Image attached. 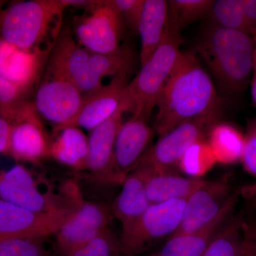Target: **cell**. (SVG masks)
Returning <instances> with one entry per match:
<instances>
[{"mask_svg": "<svg viewBox=\"0 0 256 256\" xmlns=\"http://www.w3.org/2000/svg\"><path fill=\"white\" fill-rule=\"evenodd\" d=\"M156 107L154 130L160 137L188 121L218 122L216 90L196 56L182 52Z\"/></svg>", "mask_w": 256, "mask_h": 256, "instance_id": "obj_1", "label": "cell"}, {"mask_svg": "<svg viewBox=\"0 0 256 256\" xmlns=\"http://www.w3.org/2000/svg\"><path fill=\"white\" fill-rule=\"evenodd\" d=\"M64 0L16 2L0 14L1 38L20 50L48 57L62 30Z\"/></svg>", "mask_w": 256, "mask_h": 256, "instance_id": "obj_2", "label": "cell"}, {"mask_svg": "<svg viewBox=\"0 0 256 256\" xmlns=\"http://www.w3.org/2000/svg\"><path fill=\"white\" fill-rule=\"evenodd\" d=\"M196 50L224 92L239 94L246 88L254 74V36L210 24Z\"/></svg>", "mask_w": 256, "mask_h": 256, "instance_id": "obj_3", "label": "cell"}, {"mask_svg": "<svg viewBox=\"0 0 256 256\" xmlns=\"http://www.w3.org/2000/svg\"><path fill=\"white\" fill-rule=\"evenodd\" d=\"M182 43L181 34L168 28L162 44L150 58L141 65L139 73L129 82L126 102L128 112H131L132 117L148 122L176 66Z\"/></svg>", "mask_w": 256, "mask_h": 256, "instance_id": "obj_4", "label": "cell"}, {"mask_svg": "<svg viewBox=\"0 0 256 256\" xmlns=\"http://www.w3.org/2000/svg\"><path fill=\"white\" fill-rule=\"evenodd\" d=\"M188 200L151 204L127 233L120 238L124 256H134L165 237L172 236L182 220Z\"/></svg>", "mask_w": 256, "mask_h": 256, "instance_id": "obj_5", "label": "cell"}, {"mask_svg": "<svg viewBox=\"0 0 256 256\" xmlns=\"http://www.w3.org/2000/svg\"><path fill=\"white\" fill-rule=\"evenodd\" d=\"M90 57V52L79 44L66 26L48 56L45 70L67 79L86 97L104 86L102 79L92 70Z\"/></svg>", "mask_w": 256, "mask_h": 256, "instance_id": "obj_6", "label": "cell"}, {"mask_svg": "<svg viewBox=\"0 0 256 256\" xmlns=\"http://www.w3.org/2000/svg\"><path fill=\"white\" fill-rule=\"evenodd\" d=\"M84 98L72 82L45 70L32 104L40 118L54 124L55 130L75 117Z\"/></svg>", "mask_w": 256, "mask_h": 256, "instance_id": "obj_7", "label": "cell"}, {"mask_svg": "<svg viewBox=\"0 0 256 256\" xmlns=\"http://www.w3.org/2000/svg\"><path fill=\"white\" fill-rule=\"evenodd\" d=\"M214 126L202 121H188L176 126L160 137L146 150L138 166L156 172H176L186 150L194 143L206 140Z\"/></svg>", "mask_w": 256, "mask_h": 256, "instance_id": "obj_8", "label": "cell"}, {"mask_svg": "<svg viewBox=\"0 0 256 256\" xmlns=\"http://www.w3.org/2000/svg\"><path fill=\"white\" fill-rule=\"evenodd\" d=\"M122 21L107 0L98 1L84 16L76 20V40L88 52L110 54L120 48Z\"/></svg>", "mask_w": 256, "mask_h": 256, "instance_id": "obj_9", "label": "cell"}, {"mask_svg": "<svg viewBox=\"0 0 256 256\" xmlns=\"http://www.w3.org/2000/svg\"><path fill=\"white\" fill-rule=\"evenodd\" d=\"M38 213L0 200V239H44L56 234L75 208Z\"/></svg>", "mask_w": 256, "mask_h": 256, "instance_id": "obj_10", "label": "cell"}, {"mask_svg": "<svg viewBox=\"0 0 256 256\" xmlns=\"http://www.w3.org/2000/svg\"><path fill=\"white\" fill-rule=\"evenodd\" d=\"M237 192H232L228 176L212 181L206 180L186 200L182 220L172 236L193 233L208 226Z\"/></svg>", "mask_w": 256, "mask_h": 256, "instance_id": "obj_11", "label": "cell"}, {"mask_svg": "<svg viewBox=\"0 0 256 256\" xmlns=\"http://www.w3.org/2000/svg\"><path fill=\"white\" fill-rule=\"evenodd\" d=\"M112 212L105 205L79 202L62 228L56 234L62 254L72 256L80 248L108 228Z\"/></svg>", "mask_w": 256, "mask_h": 256, "instance_id": "obj_12", "label": "cell"}, {"mask_svg": "<svg viewBox=\"0 0 256 256\" xmlns=\"http://www.w3.org/2000/svg\"><path fill=\"white\" fill-rule=\"evenodd\" d=\"M129 77V74L117 76L107 85L84 97L78 114L63 127L55 130V132L68 127L92 131L120 109L124 108L128 112L126 90Z\"/></svg>", "mask_w": 256, "mask_h": 256, "instance_id": "obj_13", "label": "cell"}, {"mask_svg": "<svg viewBox=\"0 0 256 256\" xmlns=\"http://www.w3.org/2000/svg\"><path fill=\"white\" fill-rule=\"evenodd\" d=\"M154 130L143 119L132 117L122 122L114 144L110 183L122 184L148 150Z\"/></svg>", "mask_w": 256, "mask_h": 256, "instance_id": "obj_14", "label": "cell"}, {"mask_svg": "<svg viewBox=\"0 0 256 256\" xmlns=\"http://www.w3.org/2000/svg\"><path fill=\"white\" fill-rule=\"evenodd\" d=\"M0 200L38 213L67 208L40 192L31 173L22 165L0 172Z\"/></svg>", "mask_w": 256, "mask_h": 256, "instance_id": "obj_15", "label": "cell"}, {"mask_svg": "<svg viewBox=\"0 0 256 256\" xmlns=\"http://www.w3.org/2000/svg\"><path fill=\"white\" fill-rule=\"evenodd\" d=\"M126 112L120 109L110 118L94 128L88 138V152L86 170L101 182H110L114 144Z\"/></svg>", "mask_w": 256, "mask_h": 256, "instance_id": "obj_16", "label": "cell"}, {"mask_svg": "<svg viewBox=\"0 0 256 256\" xmlns=\"http://www.w3.org/2000/svg\"><path fill=\"white\" fill-rule=\"evenodd\" d=\"M50 143L32 106L13 126L8 154L18 161L35 162L50 154Z\"/></svg>", "mask_w": 256, "mask_h": 256, "instance_id": "obj_17", "label": "cell"}, {"mask_svg": "<svg viewBox=\"0 0 256 256\" xmlns=\"http://www.w3.org/2000/svg\"><path fill=\"white\" fill-rule=\"evenodd\" d=\"M48 57L18 48L0 38V77L31 95Z\"/></svg>", "mask_w": 256, "mask_h": 256, "instance_id": "obj_18", "label": "cell"}, {"mask_svg": "<svg viewBox=\"0 0 256 256\" xmlns=\"http://www.w3.org/2000/svg\"><path fill=\"white\" fill-rule=\"evenodd\" d=\"M146 171L137 166L122 184V190L114 201L112 214L120 222L122 234L127 233L151 204L146 190Z\"/></svg>", "mask_w": 256, "mask_h": 256, "instance_id": "obj_19", "label": "cell"}, {"mask_svg": "<svg viewBox=\"0 0 256 256\" xmlns=\"http://www.w3.org/2000/svg\"><path fill=\"white\" fill-rule=\"evenodd\" d=\"M239 190L220 216L208 226L193 233L172 236L156 256H203L222 227L230 218L238 200Z\"/></svg>", "mask_w": 256, "mask_h": 256, "instance_id": "obj_20", "label": "cell"}, {"mask_svg": "<svg viewBox=\"0 0 256 256\" xmlns=\"http://www.w3.org/2000/svg\"><path fill=\"white\" fill-rule=\"evenodd\" d=\"M169 5L165 0H144L138 33L141 40L140 63H146L159 48L168 28Z\"/></svg>", "mask_w": 256, "mask_h": 256, "instance_id": "obj_21", "label": "cell"}, {"mask_svg": "<svg viewBox=\"0 0 256 256\" xmlns=\"http://www.w3.org/2000/svg\"><path fill=\"white\" fill-rule=\"evenodd\" d=\"M140 168L146 171V194L150 204L188 200L206 182L202 178L183 176L176 172H156Z\"/></svg>", "mask_w": 256, "mask_h": 256, "instance_id": "obj_22", "label": "cell"}, {"mask_svg": "<svg viewBox=\"0 0 256 256\" xmlns=\"http://www.w3.org/2000/svg\"><path fill=\"white\" fill-rule=\"evenodd\" d=\"M50 143V154L60 162L76 170H86L88 152V138L82 129L74 127L56 131Z\"/></svg>", "mask_w": 256, "mask_h": 256, "instance_id": "obj_23", "label": "cell"}, {"mask_svg": "<svg viewBox=\"0 0 256 256\" xmlns=\"http://www.w3.org/2000/svg\"><path fill=\"white\" fill-rule=\"evenodd\" d=\"M208 142L217 162L230 164L240 161L244 136L236 128L224 122H217L208 134Z\"/></svg>", "mask_w": 256, "mask_h": 256, "instance_id": "obj_24", "label": "cell"}, {"mask_svg": "<svg viewBox=\"0 0 256 256\" xmlns=\"http://www.w3.org/2000/svg\"><path fill=\"white\" fill-rule=\"evenodd\" d=\"M249 226L242 217L229 218L203 256H242Z\"/></svg>", "mask_w": 256, "mask_h": 256, "instance_id": "obj_25", "label": "cell"}, {"mask_svg": "<svg viewBox=\"0 0 256 256\" xmlns=\"http://www.w3.org/2000/svg\"><path fill=\"white\" fill-rule=\"evenodd\" d=\"M169 5L168 28L180 34L182 30L210 14L213 0H171Z\"/></svg>", "mask_w": 256, "mask_h": 256, "instance_id": "obj_26", "label": "cell"}, {"mask_svg": "<svg viewBox=\"0 0 256 256\" xmlns=\"http://www.w3.org/2000/svg\"><path fill=\"white\" fill-rule=\"evenodd\" d=\"M90 54L92 70L101 79L114 77L122 74H130L134 66V54L130 47L122 45L110 54Z\"/></svg>", "mask_w": 256, "mask_h": 256, "instance_id": "obj_27", "label": "cell"}, {"mask_svg": "<svg viewBox=\"0 0 256 256\" xmlns=\"http://www.w3.org/2000/svg\"><path fill=\"white\" fill-rule=\"evenodd\" d=\"M208 14L212 24L220 28L244 32L249 35L242 0L214 1Z\"/></svg>", "mask_w": 256, "mask_h": 256, "instance_id": "obj_28", "label": "cell"}, {"mask_svg": "<svg viewBox=\"0 0 256 256\" xmlns=\"http://www.w3.org/2000/svg\"><path fill=\"white\" fill-rule=\"evenodd\" d=\"M214 154L206 140L194 143L180 160L178 170L190 178H201L216 163Z\"/></svg>", "mask_w": 256, "mask_h": 256, "instance_id": "obj_29", "label": "cell"}, {"mask_svg": "<svg viewBox=\"0 0 256 256\" xmlns=\"http://www.w3.org/2000/svg\"><path fill=\"white\" fill-rule=\"evenodd\" d=\"M0 256H52L43 239L10 238L0 239Z\"/></svg>", "mask_w": 256, "mask_h": 256, "instance_id": "obj_30", "label": "cell"}, {"mask_svg": "<svg viewBox=\"0 0 256 256\" xmlns=\"http://www.w3.org/2000/svg\"><path fill=\"white\" fill-rule=\"evenodd\" d=\"M72 256H124L120 239L106 228Z\"/></svg>", "mask_w": 256, "mask_h": 256, "instance_id": "obj_31", "label": "cell"}, {"mask_svg": "<svg viewBox=\"0 0 256 256\" xmlns=\"http://www.w3.org/2000/svg\"><path fill=\"white\" fill-rule=\"evenodd\" d=\"M144 0H107L119 15L124 28L138 32Z\"/></svg>", "mask_w": 256, "mask_h": 256, "instance_id": "obj_32", "label": "cell"}, {"mask_svg": "<svg viewBox=\"0 0 256 256\" xmlns=\"http://www.w3.org/2000/svg\"><path fill=\"white\" fill-rule=\"evenodd\" d=\"M240 162L246 171L256 178V118L249 124L244 136Z\"/></svg>", "mask_w": 256, "mask_h": 256, "instance_id": "obj_33", "label": "cell"}, {"mask_svg": "<svg viewBox=\"0 0 256 256\" xmlns=\"http://www.w3.org/2000/svg\"><path fill=\"white\" fill-rule=\"evenodd\" d=\"M14 122L0 114V153H8Z\"/></svg>", "mask_w": 256, "mask_h": 256, "instance_id": "obj_34", "label": "cell"}, {"mask_svg": "<svg viewBox=\"0 0 256 256\" xmlns=\"http://www.w3.org/2000/svg\"><path fill=\"white\" fill-rule=\"evenodd\" d=\"M249 35L256 36V0H242Z\"/></svg>", "mask_w": 256, "mask_h": 256, "instance_id": "obj_35", "label": "cell"}, {"mask_svg": "<svg viewBox=\"0 0 256 256\" xmlns=\"http://www.w3.org/2000/svg\"><path fill=\"white\" fill-rule=\"evenodd\" d=\"M242 256H256V230L249 226Z\"/></svg>", "mask_w": 256, "mask_h": 256, "instance_id": "obj_36", "label": "cell"}, {"mask_svg": "<svg viewBox=\"0 0 256 256\" xmlns=\"http://www.w3.org/2000/svg\"><path fill=\"white\" fill-rule=\"evenodd\" d=\"M239 195L256 210V182L247 184L239 188Z\"/></svg>", "mask_w": 256, "mask_h": 256, "instance_id": "obj_37", "label": "cell"}, {"mask_svg": "<svg viewBox=\"0 0 256 256\" xmlns=\"http://www.w3.org/2000/svg\"><path fill=\"white\" fill-rule=\"evenodd\" d=\"M67 8H75L84 9L85 11L92 9L96 4L98 0H64Z\"/></svg>", "mask_w": 256, "mask_h": 256, "instance_id": "obj_38", "label": "cell"}, {"mask_svg": "<svg viewBox=\"0 0 256 256\" xmlns=\"http://www.w3.org/2000/svg\"><path fill=\"white\" fill-rule=\"evenodd\" d=\"M250 82H252V101H254V104H255L256 106V74H252V80H250Z\"/></svg>", "mask_w": 256, "mask_h": 256, "instance_id": "obj_39", "label": "cell"}, {"mask_svg": "<svg viewBox=\"0 0 256 256\" xmlns=\"http://www.w3.org/2000/svg\"><path fill=\"white\" fill-rule=\"evenodd\" d=\"M254 40H255V50H254V73L256 74V36H254Z\"/></svg>", "mask_w": 256, "mask_h": 256, "instance_id": "obj_40", "label": "cell"}, {"mask_svg": "<svg viewBox=\"0 0 256 256\" xmlns=\"http://www.w3.org/2000/svg\"><path fill=\"white\" fill-rule=\"evenodd\" d=\"M156 256L154 255V256Z\"/></svg>", "mask_w": 256, "mask_h": 256, "instance_id": "obj_41", "label": "cell"}, {"mask_svg": "<svg viewBox=\"0 0 256 256\" xmlns=\"http://www.w3.org/2000/svg\"></svg>", "mask_w": 256, "mask_h": 256, "instance_id": "obj_42", "label": "cell"}]
</instances>
